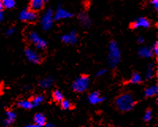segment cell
Here are the masks:
<instances>
[{"instance_id": "6da1fadb", "label": "cell", "mask_w": 158, "mask_h": 127, "mask_svg": "<svg viewBox=\"0 0 158 127\" xmlns=\"http://www.w3.org/2000/svg\"><path fill=\"white\" fill-rule=\"evenodd\" d=\"M115 107L123 112H127L132 110L136 104L134 98L130 94H123L119 95L114 101Z\"/></svg>"}, {"instance_id": "7a4b0ae2", "label": "cell", "mask_w": 158, "mask_h": 127, "mask_svg": "<svg viewBox=\"0 0 158 127\" xmlns=\"http://www.w3.org/2000/svg\"><path fill=\"white\" fill-rule=\"evenodd\" d=\"M121 60V51L115 41H111L109 45L108 63L111 68H115Z\"/></svg>"}, {"instance_id": "3957f363", "label": "cell", "mask_w": 158, "mask_h": 127, "mask_svg": "<svg viewBox=\"0 0 158 127\" xmlns=\"http://www.w3.org/2000/svg\"><path fill=\"white\" fill-rule=\"evenodd\" d=\"M89 77L86 75H81L78 78H76L73 83L72 88L74 92L77 93H82L88 89L89 86Z\"/></svg>"}, {"instance_id": "277c9868", "label": "cell", "mask_w": 158, "mask_h": 127, "mask_svg": "<svg viewBox=\"0 0 158 127\" xmlns=\"http://www.w3.org/2000/svg\"><path fill=\"white\" fill-rule=\"evenodd\" d=\"M53 13L51 9H48L44 14L42 15L41 19V23L42 26L43 30H50L53 23Z\"/></svg>"}, {"instance_id": "5b68a950", "label": "cell", "mask_w": 158, "mask_h": 127, "mask_svg": "<svg viewBox=\"0 0 158 127\" xmlns=\"http://www.w3.org/2000/svg\"><path fill=\"white\" fill-rule=\"evenodd\" d=\"M28 38L32 43L35 45L36 48L39 49H45L47 46V42L40 37L37 33L32 31L28 35Z\"/></svg>"}, {"instance_id": "8992f818", "label": "cell", "mask_w": 158, "mask_h": 127, "mask_svg": "<svg viewBox=\"0 0 158 127\" xmlns=\"http://www.w3.org/2000/svg\"><path fill=\"white\" fill-rule=\"evenodd\" d=\"M37 15L36 12H34L30 8L23 10L19 14V19L24 22H33L36 20Z\"/></svg>"}, {"instance_id": "52a82bcc", "label": "cell", "mask_w": 158, "mask_h": 127, "mask_svg": "<svg viewBox=\"0 0 158 127\" xmlns=\"http://www.w3.org/2000/svg\"><path fill=\"white\" fill-rule=\"evenodd\" d=\"M25 56L27 58L29 61L34 63H41V56L37 54L34 50H33L30 48H27L25 49Z\"/></svg>"}, {"instance_id": "ba28073f", "label": "cell", "mask_w": 158, "mask_h": 127, "mask_svg": "<svg viewBox=\"0 0 158 127\" xmlns=\"http://www.w3.org/2000/svg\"><path fill=\"white\" fill-rule=\"evenodd\" d=\"M73 14L71 12L68 11L67 10L64 9V8L59 7L56 10V13L54 14L53 18L55 20H61V19H66L72 18Z\"/></svg>"}, {"instance_id": "9c48e42d", "label": "cell", "mask_w": 158, "mask_h": 127, "mask_svg": "<svg viewBox=\"0 0 158 127\" xmlns=\"http://www.w3.org/2000/svg\"><path fill=\"white\" fill-rule=\"evenodd\" d=\"M131 28L133 29H138V28H149L150 26V22L149 19L145 18H139L135 22L131 24Z\"/></svg>"}, {"instance_id": "30bf717a", "label": "cell", "mask_w": 158, "mask_h": 127, "mask_svg": "<svg viewBox=\"0 0 158 127\" xmlns=\"http://www.w3.org/2000/svg\"><path fill=\"white\" fill-rule=\"evenodd\" d=\"M62 41L65 44H71V45H74L78 41V36L76 34L75 31H72L69 34H65L62 36L61 38Z\"/></svg>"}, {"instance_id": "8fae6325", "label": "cell", "mask_w": 158, "mask_h": 127, "mask_svg": "<svg viewBox=\"0 0 158 127\" xmlns=\"http://www.w3.org/2000/svg\"><path fill=\"white\" fill-rule=\"evenodd\" d=\"M105 100L104 97H102L99 92H91L89 95H88V101L92 105L98 104L99 103H102Z\"/></svg>"}, {"instance_id": "7c38bea8", "label": "cell", "mask_w": 158, "mask_h": 127, "mask_svg": "<svg viewBox=\"0 0 158 127\" xmlns=\"http://www.w3.org/2000/svg\"><path fill=\"white\" fill-rule=\"evenodd\" d=\"M45 6V1L43 0H32L30 2V9L34 12L39 11Z\"/></svg>"}, {"instance_id": "4fadbf2b", "label": "cell", "mask_w": 158, "mask_h": 127, "mask_svg": "<svg viewBox=\"0 0 158 127\" xmlns=\"http://www.w3.org/2000/svg\"><path fill=\"white\" fill-rule=\"evenodd\" d=\"M34 124H36L37 125L40 127L45 126L46 125V118H45V116L44 115L41 113H37L34 115Z\"/></svg>"}, {"instance_id": "5bb4252c", "label": "cell", "mask_w": 158, "mask_h": 127, "mask_svg": "<svg viewBox=\"0 0 158 127\" xmlns=\"http://www.w3.org/2000/svg\"><path fill=\"white\" fill-rule=\"evenodd\" d=\"M16 119V113L12 110H7L6 113V119L4 120V125L7 126L12 124Z\"/></svg>"}, {"instance_id": "9a60e30c", "label": "cell", "mask_w": 158, "mask_h": 127, "mask_svg": "<svg viewBox=\"0 0 158 127\" xmlns=\"http://www.w3.org/2000/svg\"><path fill=\"white\" fill-rule=\"evenodd\" d=\"M158 92V87L156 85H152L149 87L145 90V97H153Z\"/></svg>"}, {"instance_id": "2e32d148", "label": "cell", "mask_w": 158, "mask_h": 127, "mask_svg": "<svg viewBox=\"0 0 158 127\" xmlns=\"http://www.w3.org/2000/svg\"><path fill=\"white\" fill-rule=\"evenodd\" d=\"M138 54L141 57L144 58H149L152 56V49L150 48H147V47H143V48H141L138 51Z\"/></svg>"}, {"instance_id": "e0dca14e", "label": "cell", "mask_w": 158, "mask_h": 127, "mask_svg": "<svg viewBox=\"0 0 158 127\" xmlns=\"http://www.w3.org/2000/svg\"><path fill=\"white\" fill-rule=\"evenodd\" d=\"M79 20L84 27H88L91 25V20L85 13H81L79 14Z\"/></svg>"}, {"instance_id": "ac0fdd59", "label": "cell", "mask_w": 158, "mask_h": 127, "mask_svg": "<svg viewBox=\"0 0 158 127\" xmlns=\"http://www.w3.org/2000/svg\"><path fill=\"white\" fill-rule=\"evenodd\" d=\"M52 83H53V79L52 77H46L41 80L40 82V86L42 88H48L52 86Z\"/></svg>"}, {"instance_id": "d6986e66", "label": "cell", "mask_w": 158, "mask_h": 127, "mask_svg": "<svg viewBox=\"0 0 158 127\" xmlns=\"http://www.w3.org/2000/svg\"><path fill=\"white\" fill-rule=\"evenodd\" d=\"M142 81V78H141V75L138 72H134L131 76L130 79V83L132 84H138L141 83Z\"/></svg>"}, {"instance_id": "ffe728a7", "label": "cell", "mask_w": 158, "mask_h": 127, "mask_svg": "<svg viewBox=\"0 0 158 127\" xmlns=\"http://www.w3.org/2000/svg\"><path fill=\"white\" fill-rule=\"evenodd\" d=\"M153 76H154V64L150 63L147 67L146 72H145V78L147 80H151Z\"/></svg>"}, {"instance_id": "44dd1931", "label": "cell", "mask_w": 158, "mask_h": 127, "mask_svg": "<svg viewBox=\"0 0 158 127\" xmlns=\"http://www.w3.org/2000/svg\"><path fill=\"white\" fill-rule=\"evenodd\" d=\"M19 107L23 109H26V110H30V109L33 108V105H32L31 101L30 100H21L18 103Z\"/></svg>"}, {"instance_id": "7402d4cb", "label": "cell", "mask_w": 158, "mask_h": 127, "mask_svg": "<svg viewBox=\"0 0 158 127\" xmlns=\"http://www.w3.org/2000/svg\"><path fill=\"white\" fill-rule=\"evenodd\" d=\"M45 96L42 95H39L35 96V97L33 99V100L31 101L33 107H37V106L40 105L41 103H42L43 102L45 101Z\"/></svg>"}, {"instance_id": "603a6c76", "label": "cell", "mask_w": 158, "mask_h": 127, "mask_svg": "<svg viewBox=\"0 0 158 127\" xmlns=\"http://www.w3.org/2000/svg\"><path fill=\"white\" fill-rule=\"evenodd\" d=\"M52 98H53V99L56 102H60V103L62 100H64V95L60 91L56 90L52 93Z\"/></svg>"}, {"instance_id": "cb8c5ba5", "label": "cell", "mask_w": 158, "mask_h": 127, "mask_svg": "<svg viewBox=\"0 0 158 127\" xmlns=\"http://www.w3.org/2000/svg\"><path fill=\"white\" fill-rule=\"evenodd\" d=\"M2 2V6L3 8H6V9H12L15 6V1L14 0H3Z\"/></svg>"}, {"instance_id": "d4e9b609", "label": "cell", "mask_w": 158, "mask_h": 127, "mask_svg": "<svg viewBox=\"0 0 158 127\" xmlns=\"http://www.w3.org/2000/svg\"><path fill=\"white\" fill-rule=\"evenodd\" d=\"M60 106H61L62 109L63 110H70L72 107H73V105L70 103V101H69L68 99H64L60 102Z\"/></svg>"}, {"instance_id": "484cf974", "label": "cell", "mask_w": 158, "mask_h": 127, "mask_svg": "<svg viewBox=\"0 0 158 127\" xmlns=\"http://www.w3.org/2000/svg\"><path fill=\"white\" fill-rule=\"evenodd\" d=\"M152 110H147L145 111V114H144V120L145 121H149L151 119H152Z\"/></svg>"}, {"instance_id": "4316f807", "label": "cell", "mask_w": 158, "mask_h": 127, "mask_svg": "<svg viewBox=\"0 0 158 127\" xmlns=\"http://www.w3.org/2000/svg\"><path fill=\"white\" fill-rule=\"evenodd\" d=\"M152 54L154 53L155 56H157L158 55V44H157V41H156L153 45H152Z\"/></svg>"}, {"instance_id": "83f0119b", "label": "cell", "mask_w": 158, "mask_h": 127, "mask_svg": "<svg viewBox=\"0 0 158 127\" xmlns=\"http://www.w3.org/2000/svg\"><path fill=\"white\" fill-rule=\"evenodd\" d=\"M15 30H15V28H14V27H10V28H9L7 30H6V34L7 36L12 35V34H15Z\"/></svg>"}, {"instance_id": "f1b7e54d", "label": "cell", "mask_w": 158, "mask_h": 127, "mask_svg": "<svg viewBox=\"0 0 158 127\" xmlns=\"http://www.w3.org/2000/svg\"><path fill=\"white\" fill-rule=\"evenodd\" d=\"M106 72H107V70L106 69H99V71L97 72L96 75L97 76H102L105 75Z\"/></svg>"}, {"instance_id": "f546056e", "label": "cell", "mask_w": 158, "mask_h": 127, "mask_svg": "<svg viewBox=\"0 0 158 127\" xmlns=\"http://www.w3.org/2000/svg\"><path fill=\"white\" fill-rule=\"evenodd\" d=\"M151 3L153 5V7L155 8V10H157V9H158V1L157 0H152V2H151Z\"/></svg>"}, {"instance_id": "4dcf8cb0", "label": "cell", "mask_w": 158, "mask_h": 127, "mask_svg": "<svg viewBox=\"0 0 158 127\" xmlns=\"http://www.w3.org/2000/svg\"><path fill=\"white\" fill-rule=\"evenodd\" d=\"M3 19H4V13H3V11H0V23H1V22H2V21H3Z\"/></svg>"}, {"instance_id": "1f68e13d", "label": "cell", "mask_w": 158, "mask_h": 127, "mask_svg": "<svg viewBox=\"0 0 158 127\" xmlns=\"http://www.w3.org/2000/svg\"><path fill=\"white\" fill-rule=\"evenodd\" d=\"M138 43H140V44H142V43H144V38H142V37H139V38H138Z\"/></svg>"}, {"instance_id": "d6a6232c", "label": "cell", "mask_w": 158, "mask_h": 127, "mask_svg": "<svg viewBox=\"0 0 158 127\" xmlns=\"http://www.w3.org/2000/svg\"><path fill=\"white\" fill-rule=\"evenodd\" d=\"M26 127H40V126L37 125L36 124H30V125H26Z\"/></svg>"}, {"instance_id": "836d02e7", "label": "cell", "mask_w": 158, "mask_h": 127, "mask_svg": "<svg viewBox=\"0 0 158 127\" xmlns=\"http://www.w3.org/2000/svg\"><path fill=\"white\" fill-rule=\"evenodd\" d=\"M3 9V6H2V2L0 0V11H2Z\"/></svg>"}, {"instance_id": "e575fe53", "label": "cell", "mask_w": 158, "mask_h": 127, "mask_svg": "<svg viewBox=\"0 0 158 127\" xmlns=\"http://www.w3.org/2000/svg\"><path fill=\"white\" fill-rule=\"evenodd\" d=\"M45 127H55L53 125H51V124H46L45 125Z\"/></svg>"}]
</instances>
